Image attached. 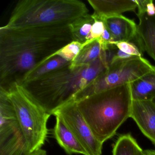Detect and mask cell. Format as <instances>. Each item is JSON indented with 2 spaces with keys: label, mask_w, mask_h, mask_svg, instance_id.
Here are the masks:
<instances>
[{
  "label": "cell",
  "mask_w": 155,
  "mask_h": 155,
  "mask_svg": "<svg viewBox=\"0 0 155 155\" xmlns=\"http://www.w3.org/2000/svg\"><path fill=\"white\" fill-rule=\"evenodd\" d=\"M54 116L56 117V124L54 135L58 144L68 155L80 154L87 155L85 149L62 118L58 115Z\"/></svg>",
  "instance_id": "obj_12"
},
{
  "label": "cell",
  "mask_w": 155,
  "mask_h": 155,
  "mask_svg": "<svg viewBox=\"0 0 155 155\" xmlns=\"http://www.w3.org/2000/svg\"><path fill=\"white\" fill-rule=\"evenodd\" d=\"M120 50L132 56L142 57L143 53L138 47L132 42L122 41L114 44Z\"/></svg>",
  "instance_id": "obj_21"
},
{
  "label": "cell",
  "mask_w": 155,
  "mask_h": 155,
  "mask_svg": "<svg viewBox=\"0 0 155 155\" xmlns=\"http://www.w3.org/2000/svg\"><path fill=\"white\" fill-rule=\"evenodd\" d=\"M144 155H155V150L152 149L146 150L144 151Z\"/></svg>",
  "instance_id": "obj_25"
},
{
  "label": "cell",
  "mask_w": 155,
  "mask_h": 155,
  "mask_svg": "<svg viewBox=\"0 0 155 155\" xmlns=\"http://www.w3.org/2000/svg\"><path fill=\"white\" fill-rule=\"evenodd\" d=\"M94 20L92 15L87 14L73 21L68 25L73 41L84 43L87 41L92 28Z\"/></svg>",
  "instance_id": "obj_17"
},
{
  "label": "cell",
  "mask_w": 155,
  "mask_h": 155,
  "mask_svg": "<svg viewBox=\"0 0 155 155\" xmlns=\"http://www.w3.org/2000/svg\"><path fill=\"white\" fill-rule=\"evenodd\" d=\"M129 85L133 101H154L155 68Z\"/></svg>",
  "instance_id": "obj_13"
},
{
  "label": "cell",
  "mask_w": 155,
  "mask_h": 155,
  "mask_svg": "<svg viewBox=\"0 0 155 155\" xmlns=\"http://www.w3.org/2000/svg\"><path fill=\"white\" fill-rule=\"evenodd\" d=\"M71 63V61H67L60 56H55L31 72L25 78L21 84L38 78L50 72L69 65Z\"/></svg>",
  "instance_id": "obj_18"
},
{
  "label": "cell",
  "mask_w": 155,
  "mask_h": 155,
  "mask_svg": "<svg viewBox=\"0 0 155 155\" xmlns=\"http://www.w3.org/2000/svg\"><path fill=\"white\" fill-rule=\"evenodd\" d=\"M132 101L128 84L75 102L96 137L103 144L130 117Z\"/></svg>",
  "instance_id": "obj_3"
},
{
  "label": "cell",
  "mask_w": 155,
  "mask_h": 155,
  "mask_svg": "<svg viewBox=\"0 0 155 155\" xmlns=\"http://www.w3.org/2000/svg\"><path fill=\"white\" fill-rule=\"evenodd\" d=\"M73 41L68 25L0 28V87L22 83L33 71Z\"/></svg>",
  "instance_id": "obj_1"
},
{
  "label": "cell",
  "mask_w": 155,
  "mask_h": 155,
  "mask_svg": "<svg viewBox=\"0 0 155 155\" xmlns=\"http://www.w3.org/2000/svg\"><path fill=\"white\" fill-rule=\"evenodd\" d=\"M91 15L94 19V22L92 25L91 31L86 39L87 41L99 38L102 35L105 29V24L103 21L93 14Z\"/></svg>",
  "instance_id": "obj_20"
},
{
  "label": "cell",
  "mask_w": 155,
  "mask_h": 155,
  "mask_svg": "<svg viewBox=\"0 0 155 155\" xmlns=\"http://www.w3.org/2000/svg\"><path fill=\"white\" fill-rule=\"evenodd\" d=\"M99 18L103 21L111 35V45L122 41L132 42L142 53L145 51L143 42L138 33L137 25L134 21L121 15Z\"/></svg>",
  "instance_id": "obj_9"
},
{
  "label": "cell",
  "mask_w": 155,
  "mask_h": 155,
  "mask_svg": "<svg viewBox=\"0 0 155 155\" xmlns=\"http://www.w3.org/2000/svg\"><path fill=\"white\" fill-rule=\"evenodd\" d=\"M130 117L155 147V102L133 101Z\"/></svg>",
  "instance_id": "obj_10"
},
{
  "label": "cell",
  "mask_w": 155,
  "mask_h": 155,
  "mask_svg": "<svg viewBox=\"0 0 155 155\" xmlns=\"http://www.w3.org/2000/svg\"><path fill=\"white\" fill-rule=\"evenodd\" d=\"M53 115H58L62 118L87 155H101L103 144L96 137L75 101H71L65 104L57 110Z\"/></svg>",
  "instance_id": "obj_8"
},
{
  "label": "cell",
  "mask_w": 155,
  "mask_h": 155,
  "mask_svg": "<svg viewBox=\"0 0 155 155\" xmlns=\"http://www.w3.org/2000/svg\"><path fill=\"white\" fill-rule=\"evenodd\" d=\"M155 68V66L142 57L111 64L94 81L76 94L71 101H78L94 94L129 84Z\"/></svg>",
  "instance_id": "obj_6"
},
{
  "label": "cell",
  "mask_w": 155,
  "mask_h": 155,
  "mask_svg": "<svg viewBox=\"0 0 155 155\" xmlns=\"http://www.w3.org/2000/svg\"><path fill=\"white\" fill-rule=\"evenodd\" d=\"M138 35L143 43L144 50L155 61V15L149 17L146 13L137 15Z\"/></svg>",
  "instance_id": "obj_14"
},
{
  "label": "cell",
  "mask_w": 155,
  "mask_h": 155,
  "mask_svg": "<svg viewBox=\"0 0 155 155\" xmlns=\"http://www.w3.org/2000/svg\"><path fill=\"white\" fill-rule=\"evenodd\" d=\"M88 2L94 10L93 14L100 18L135 12L137 8L135 1L133 0H88Z\"/></svg>",
  "instance_id": "obj_11"
},
{
  "label": "cell",
  "mask_w": 155,
  "mask_h": 155,
  "mask_svg": "<svg viewBox=\"0 0 155 155\" xmlns=\"http://www.w3.org/2000/svg\"><path fill=\"white\" fill-rule=\"evenodd\" d=\"M47 151L41 149L31 153L29 155H47Z\"/></svg>",
  "instance_id": "obj_24"
},
{
  "label": "cell",
  "mask_w": 155,
  "mask_h": 155,
  "mask_svg": "<svg viewBox=\"0 0 155 155\" xmlns=\"http://www.w3.org/2000/svg\"><path fill=\"white\" fill-rule=\"evenodd\" d=\"M102 51L99 39L94 40L81 50L76 58L71 61L70 68H76L93 62L100 57Z\"/></svg>",
  "instance_id": "obj_16"
},
{
  "label": "cell",
  "mask_w": 155,
  "mask_h": 155,
  "mask_svg": "<svg viewBox=\"0 0 155 155\" xmlns=\"http://www.w3.org/2000/svg\"><path fill=\"white\" fill-rule=\"evenodd\" d=\"M30 154L7 92L0 91V155Z\"/></svg>",
  "instance_id": "obj_7"
},
{
  "label": "cell",
  "mask_w": 155,
  "mask_h": 155,
  "mask_svg": "<svg viewBox=\"0 0 155 155\" xmlns=\"http://www.w3.org/2000/svg\"><path fill=\"white\" fill-rule=\"evenodd\" d=\"M70 64L22 84L36 102L51 115L71 101L110 66L103 51L99 58L89 64L74 69L70 68Z\"/></svg>",
  "instance_id": "obj_2"
},
{
  "label": "cell",
  "mask_w": 155,
  "mask_h": 155,
  "mask_svg": "<svg viewBox=\"0 0 155 155\" xmlns=\"http://www.w3.org/2000/svg\"><path fill=\"white\" fill-rule=\"evenodd\" d=\"M94 40H87L84 43L73 41L57 51L53 55V58L56 56H59L67 61L71 62L76 58L81 50L86 45L89 44Z\"/></svg>",
  "instance_id": "obj_19"
},
{
  "label": "cell",
  "mask_w": 155,
  "mask_h": 155,
  "mask_svg": "<svg viewBox=\"0 0 155 155\" xmlns=\"http://www.w3.org/2000/svg\"><path fill=\"white\" fill-rule=\"evenodd\" d=\"M88 14L78 0H22L18 2L5 28L69 25Z\"/></svg>",
  "instance_id": "obj_4"
},
{
  "label": "cell",
  "mask_w": 155,
  "mask_h": 155,
  "mask_svg": "<svg viewBox=\"0 0 155 155\" xmlns=\"http://www.w3.org/2000/svg\"><path fill=\"white\" fill-rule=\"evenodd\" d=\"M113 155H144V150L130 133L119 136L112 150Z\"/></svg>",
  "instance_id": "obj_15"
},
{
  "label": "cell",
  "mask_w": 155,
  "mask_h": 155,
  "mask_svg": "<svg viewBox=\"0 0 155 155\" xmlns=\"http://www.w3.org/2000/svg\"><path fill=\"white\" fill-rule=\"evenodd\" d=\"M146 14L149 17H153L155 15V6L152 0H149L147 5Z\"/></svg>",
  "instance_id": "obj_23"
},
{
  "label": "cell",
  "mask_w": 155,
  "mask_h": 155,
  "mask_svg": "<svg viewBox=\"0 0 155 155\" xmlns=\"http://www.w3.org/2000/svg\"><path fill=\"white\" fill-rule=\"evenodd\" d=\"M6 90L29 151L40 149L48 137L47 123L51 115L36 102L22 84L14 83Z\"/></svg>",
  "instance_id": "obj_5"
},
{
  "label": "cell",
  "mask_w": 155,
  "mask_h": 155,
  "mask_svg": "<svg viewBox=\"0 0 155 155\" xmlns=\"http://www.w3.org/2000/svg\"><path fill=\"white\" fill-rule=\"evenodd\" d=\"M149 1V0H135L138 8V12L137 15L146 13L147 5Z\"/></svg>",
  "instance_id": "obj_22"
}]
</instances>
